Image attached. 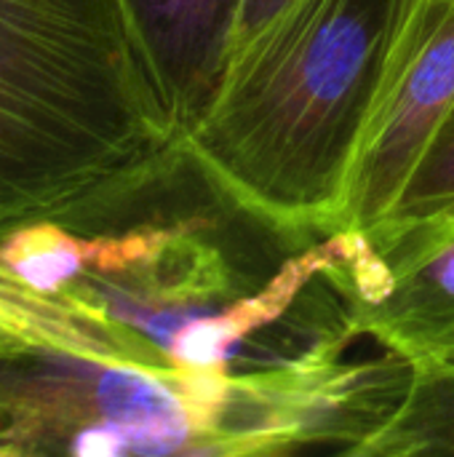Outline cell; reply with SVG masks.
<instances>
[{
    "instance_id": "4",
    "label": "cell",
    "mask_w": 454,
    "mask_h": 457,
    "mask_svg": "<svg viewBox=\"0 0 454 457\" xmlns=\"http://www.w3.org/2000/svg\"><path fill=\"white\" fill-rule=\"evenodd\" d=\"M337 238L332 281L359 337L412 364L452 343L454 214Z\"/></svg>"
},
{
    "instance_id": "7",
    "label": "cell",
    "mask_w": 454,
    "mask_h": 457,
    "mask_svg": "<svg viewBox=\"0 0 454 457\" xmlns=\"http://www.w3.org/2000/svg\"><path fill=\"white\" fill-rule=\"evenodd\" d=\"M444 214H454V110L380 225H407Z\"/></svg>"
},
{
    "instance_id": "5",
    "label": "cell",
    "mask_w": 454,
    "mask_h": 457,
    "mask_svg": "<svg viewBox=\"0 0 454 457\" xmlns=\"http://www.w3.org/2000/svg\"><path fill=\"white\" fill-rule=\"evenodd\" d=\"M155 83L187 131L227 70L244 0H123Z\"/></svg>"
},
{
    "instance_id": "8",
    "label": "cell",
    "mask_w": 454,
    "mask_h": 457,
    "mask_svg": "<svg viewBox=\"0 0 454 457\" xmlns=\"http://www.w3.org/2000/svg\"><path fill=\"white\" fill-rule=\"evenodd\" d=\"M292 0H244L241 5V19H238V29H235V43H233V54L238 48H244L254 35H260ZM230 54V59H233ZM230 64V62H227Z\"/></svg>"
},
{
    "instance_id": "9",
    "label": "cell",
    "mask_w": 454,
    "mask_h": 457,
    "mask_svg": "<svg viewBox=\"0 0 454 457\" xmlns=\"http://www.w3.org/2000/svg\"><path fill=\"white\" fill-rule=\"evenodd\" d=\"M420 364H444V367H450L454 370V340L450 345H444L433 359H428V361H420Z\"/></svg>"
},
{
    "instance_id": "2",
    "label": "cell",
    "mask_w": 454,
    "mask_h": 457,
    "mask_svg": "<svg viewBox=\"0 0 454 457\" xmlns=\"http://www.w3.org/2000/svg\"><path fill=\"white\" fill-rule=\"evenodd\" d=\"M417 0H292L238 48L185 131L201 163L276 225L337 233L348 171Z\"/></svg>"
},
{
    "instance_id": "1",
    "label": "cell",
    "mask_w": 454,
    "mask_h": 457,
    "mask_svg": "<svg viewBox=\"0 0 454 457\" xmlns=\"http://www.w3.org/2000/svg\"><path fill=\"white\" fill-rule=\"evenodd\" d=\"M182 137L123 0H0V236L110 230Z\"/></svg>"
},
{
    "instance_id": "3",
    "label": "cell",
    "mask_w": 454,
    "mask_h": 457,
    "mask_svg": "<svg viewBox=\"0 0 454 457\" xmlns=\"http://www.w3.org/2000/svg\"><path fill=\"white\" fill-rule=\"evenodd\" d=\"M452 110L454 0H417L361 131L337 233H369L393 212Z\"/></svg>"
},
{
    "instance_id": "6",
    "label": "cell",
    "mask_w": 454,
    "mask_h": 457,
    "mask_svg": "<svg viewBox=\"0 0 454 457\" xmlns=\"http://www.w3.org/2000/svg\"><path fill=\"white\" fill-rule=\"evenodd\" d=\"M107 351L104 321L75 295H40L0 265V356Z\"/></svg>"
}]
</instances>
